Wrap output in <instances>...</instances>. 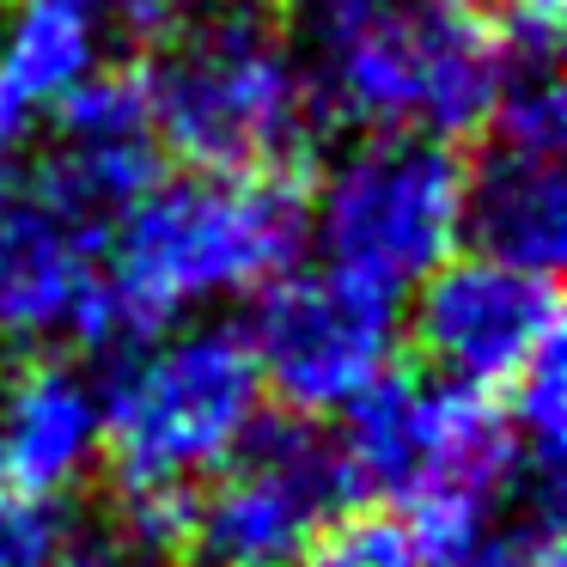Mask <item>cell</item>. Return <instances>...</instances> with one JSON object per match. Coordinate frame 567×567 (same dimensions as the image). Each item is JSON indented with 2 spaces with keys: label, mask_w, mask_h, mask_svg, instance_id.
I'll list each match as a JSON object with an SVG mask.
<instances>
[{
  "label": "cell",
  "mask_w": 567,
  "mask_h": 567,
  "mask_svg": "<svg viewBox=\"0 0 567 567\" xmlns=\"http://www.w3.org/2000/svg\"><path fill=\"white\" fill-rule=\"evenodd\" d=\"M306 202L287 177H159L104 233L99 348H128L202 311L257 299L299 262Z\"/></svg>",
  "instance_id": "obj_1"
},
{
  "label": "cell",
  "mask_w": 567,
  "mask_h": 567,
  "mask_svg": "<svg viewBox=\"0 0 567 567\" xmlns=\"http://www.w3.org/2000/svg\"><path fill=\"white\" fill-rule=\"evenodd\" d=\"M336 464L348 494L391 506L427 567H488L506 543V494L525 452L501 403L457 384L391 372L348 415H336Z\"/></svg>",
  "instance_id": "obj_2"
},
{
  "label": "cell",
  "mask_w": 567,
  "mask_h": 567,
  "mask_svg": "<svg viewBox=\"0 0 567 567\" xmlns=\"http://www.w3.org/2000/svg\"><path fill=\"white\" fill-rule=\"evenodd\" d=\"M318 104L360 135H415L452 147L488 128L513 43L464 0H342L311 43Z\"/></svg>",
  "instance_id": "obj_3"
},
{
  "label": "cell",
  "mask_w": 567,
  "mask_h": 567,
  "mask_svg": "<svg viewBox=\"0 0 567 567\" xmlns=\"http://www.w3.org/2000/svg\"><path fill=\"white\" fill-rule=\"evenodd\" d=\"M116 501H196L262 427V379L233 323H177L128 342L99 384Z\"/></svg>",
  "instance_id": "obj_4"
},
{
  "label": "cell",
  "mask_w": 567,
  "mask_h": 567,
  "mask_svg": "<svg viewBox=\"0 0 567 567\" xmlns=\"http://www.w3.org/2000/svg\"><path fill=\"white\" fill-rule=\"evenodd\" d=\"M153 135L189 172L281 177L318 141V86L275 19L226 7L177 25L147 74Z\"/></svg>",
  "instance_id": "obj_5"
},
{
  "label": "cell",
  "mask_w": 567,
  "mask_h": 567,
  "mask_svg": "<svg viewBox=\"0 0 567 567\" xmlns=\"http://www.w3.org/2000/svg\"><path fill=\"white\" fill-rule=\"evenodd\" d=\"M470 172L452 147L415 135H360L318 184L306 233H318L323 269L396 299L421 287L464 238Z\"/></svg>",
  "instance_id": "obj_6"
},
{
  "label": "cell",
  "mask_w": 567,
  "mask_h": 567,
  "mask_svg": "<svg viewBox=\"0 0 567 567\" xmlns=\"http://www.w3.org/2000/svg\"><path fill=\"white\" fill-rule=\"evenodd\" d=\"M396 299L348 281L336 269H287L257 293L245 348L257 360L262 396L293 421H336L396 372Z\"/></svg>",
  "instance_id": "obj_7"
},
{
  "label": "cell",
  "mask_w": 567,
  "mask_h": 567,
  "mask_svg": "<svg viewBox=\"0 0 567 567\" xmlns=\"http://www.w3.org/2000/svg\"><path fill=\"white\" fill-rule=\"evenodd\" d=\"M348 501L330 433L262 421L250 445L196 494L189 549L208 567H293Z\"/></svg>",
  "instance_id": "obj_8"
},
{
  "label": "cell",
  "mask_w": 567,
  "mask_h": 567,
  "mask_svg": "<svg viewBox=\"0 0 567 567\" xmlns=\"http://www.w3.org/2000/svg\"><path fill=\"white\" fill-rule=\"evenodd\" d=\"M415 348L427 379L457 391H513V379L561 342V299L549 275H525L494 257H452L415 287Z\"/></svg>",
  "instance_id": "obj_9"
},
{
  "label": "cell",
  "mask_w": 567,
  "mask_h": 567,
  "mask_svg": "<svg viewBox=\"0 0 567 567\" xmlns=\"http://www.w3.org/2000/svg\"><path fill=\"white\" fill-rule=\"evenodd\" d=\"M55 147L43 172V202L86 226H111L159 184V135H153L147 74L99 68L62 111L50 116Z\"/></svg>",
  "instance_id": "obj_10"
},
{
  "label": "cell",
  "mask_w": 567,
  "mask_h": 567,
  "mask_svg": "<svg viewBox=\"0 0 567 567\" xmlns=\"http://www.w3.org/2000/svg\"><path fill=\"white\" fill-rule=\"evenodd\" d=\"M104 233L55 202H13L0 220V348L38 354L50 342L99 348Z\"/></svg>",
  "instance_id": "obj_11"
},
{
  "label": "cell",
  "mask_w": 567,
  "mask_h": 567,
  "mask_svg": "<svg viewBox=\"0 0 567 567\" xmlns=\"http://www.w3.org/2000/svg\"><path fill=\"white\" fill-rule=\"evenodd\" d=\"M104 457L99 384L80 367L31 354L0 384V482L38 501H62Z\"/></svg>",
  "instance_id": "obj_12"
},
{
  "label": "cell",
  "mask_w": 567,
  "mask_h": 567,
  "mask_svg": "<svg viewBox=\"0 0 567 567\" xmlns=\"http://www.w3.org/2000/svg\"><path fill=\"white\" fill-rule=\"evenodd\" d=\"M99 0H13L0 19V135L55 116L104 68Z\"/></svg>",
  "instance_id": "obj_13"
},
{
  "label": "cell",
  "mask_w": 567,
  "mask_h": 567,
  "mask_svg": "<svg viewBox=\"0 0 567 567\" xmlns=\"http://www.w3.org/2000/svg\"><path fill=\"white\" fill-rule=\"evenodd\" d=\"M464 233L476 257L513 262L525 275H549L567 257V177L561 153H513L494 147L464 189Z\"/></svg>",
  "instance_id": "obj_14"
},
{
  "label": "cell",
  "mask_w": 567,
  "mask_h": 567,
  "mask_svg": "<svg viewBox=\"0 0 567 567\" xmlns=\"http://www.w3.org/2000/svg\"><path fill=\"white\" fill-rule=\"evenodd\" d=\"M506 396H513V403H506L501 415H506V427H513L518 452H525V464H537L543 476H549V470L561 464V445H567V354H561V342L543 348V354L513 379Z\"/></svg>",
  "instance_id": "obj_15"
},
{
  "label": "cell",
  "mask_w": 567,
  "mask_h": 567,
  "mask_svg": "<svg viewBox=\"0 0 567 567\" xmlns=\"http://www.w3.org/2000/svg\"><path fill=\"white\" fill-rule=\"evenodd\" d=\"M293 567H427V561H421L415 530L391 506H354V513H336Z\"/></svg>",
  "instance_id": "obj_16"
},
{
  "label": "cell",
  "mask_w": 567,
  "mask_h": 567,
  "mask_svg": "<svg viewBox=\"0 0 567 567\" xmlns=\"http://www.w3.org/2000/svg\"><path fill=\"white\" fill-rule=\"evenodd\" d=\"M494 141L513 153H561L567 141V99H561V80L549 74V62H530L513 68L501 104L488 116Z\"/></svg>",
  "instance_id": "obj_17"
},
{
  "label": "cell",
  "mask_w": 567,
  "mask_h": 567,
  "mask_svg": "<svg viewBox=\"0 0 567 567\" xmlns=\"http://www.w3.org/2000/svg\"><path fill=\"white\" fill-rule=\"evenodd\" d=\"M74 543L62 501H38V494L7 488L0 494V567H55Z\"/></svg>",
  "instance_id": "obj_18"
},
{
  "label": "cell",
  "mask_w": 567,
  "mask_h": 567,
  "mask_svg": "<svg viewBox=\"0 0 567 567\" xmlns=\"http://www.w3.org/2000/svg\"><path fill=\"white\" fill-rule=\"evenodd\" d=\"M488 19L501 38H518V50H549L555 43V25H561V0H464Z\"/></svg>",
  "instance_id": "obj_19"
},
{
  "label": "cell",
  "mask_w": 567,
  "mask_h": 567,
  "mask_svg": "<svg viewBox=\"0 0 567 567\" xmlns=\"http://www.w3.org/2000/svg\"><path fill=\"white\" fill-rule=\"evenodd\" d=\"M196 0H99L104 25H123L135 38H159V31H177L189 19Z\"/></svg>",
  "instance_id": "obj_20"
},
{
  "label": "cell",
  "mask_w": 567,
  "mask_h": 567,
  "mask_svg": "<svg viewBox=\"0 0 567 567\" xmlns=\"http://www.w3.org/2000/svg\"><path fill=\"white\" fill-rule=\"evenodd\" d=\"M55 567H165V561L147 549H135L128 537H74Z\"/></svg>",
  "instance_id": "obj_21"
},
{
  "label": "cell",
  "mask_w": 567,
  "mask_h": 567,
  "mask_svg": "<svg viewBox=\"0 0 567 567\" xmlns=\"http://www.w3.org/2000/svg\"><path fill=\"white\" fill-rule=\"evenodd\" d=\"M13 202H19V172H13V147H7V135H0V220H7Z\"/></svg>",
  "instance_id": "obj_22"
},
{
  "label": "cell",
  "mask_w": 567,
  "mask_h": 567,
  "mask_svg": "<svg viewBox=\"0 0 567 567\" xmlns=\"http://www.w3.org/2000/svg\"><path fill=\"white\" fill-rule=\"evenodd\" d=\"M311 7H342V0H311Z\"/></svg>",
  "instance_id": "obj_23"
},
{
  "label": "cell",
  "mask_w": 567,
  "mask_h": 567,
  "mask_svg": "<svg viewBox=\"0 0 567 567\" xmlns=\"http://www.w3.org/2000/svg\"><path fill=\"white\" fill-rule=\"evenodd\" d=\"M0 7H7V0H0Z\"/></svg>",
  "instance_id": "obj_24"
}]
</instances>
